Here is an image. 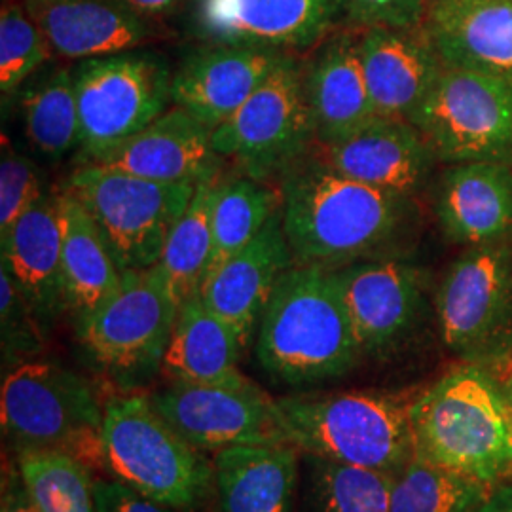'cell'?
I'll return each mask as SVG.
<instances>
[{
    "label": "cell",
    "instance_id": "13",
    "mask_svg": "<svg viewBox=\"0 0 512 512\" xmlns=\"http://www.w3.org/2000/svg\"><path fill=\"white\" fill-rule=\"evenodd\" d=\"M150 401L184 439L202 452L291 444L277 401L251 380L247 384L171 382L150 395Z\"/></svg>",
    "mask_w": 512,
    "mask_h": 512
},
{
    "label": "cell",
    "instance_id": "2",
    "mask_svg": "<svg viewBox=\"0 0 512 512\" xmlns=\"http://www.w3.org/2000/svg\"><path fill=\"white\" fill-rule=\"evenodd\" d=\"M256 359L277 382L310 385L348 374L363 355L334 270L294 264L256 330Z\"/></svg>",
    "mask_w": 512,
    "mask_h": 512
},
{
    "label": "cell",
    "instance_id": "41",
    "mask_svg": "<svg viewBox=\"0 0 512 512\" xmlns=\"http://www.w3.org/2000/svg\"><path fill=\"white\" fill-rule=\"evenodd\" d=\"M133 12H137L141 18H162L165 14H171L181 0H124Z\"/></svg>",
    "mask_w": 512,
    "mask_h": 512
},
{
    "label": "cell",
    "instance_id": "5",
    "mask_svg": "<svg viewBox=\"0 0 512 512\" xmlns=\"http://www.w3.org/2000/svg\"><path fill=\"white\" fill-rule=\"evenodd\" d=\"M103 456L116 480L175 511L196 509L215 484V467L145 395L103 406Z\"/></svg>",
    "mask_w": 512,
    "mask_h": 512
},
{
    "label": "cell",
    "instance_id": "12",
    "mask_svg": "<svg viewBox=\"0 0 512 512\" xmlns=\"http://www.w3.org/2000/svg\"><path fill=\"white\" fill-rule=\"evenodd\" d=\"M444 346L469 361L507 348L512 334V241L467 247L437 293Z\"/></svg>",
    "mask_w": 512,
    "mask_h": 512
},
{
    "label": "cell",
    "instance_id": "32",
    "mask_svg": "<svg viewBox=\"0 0 512 512\" xmlns=\"http://www.w3.org/2000/svg\"><path fill=\"white\" fill-rule=\"evenodd\" d=\"M492 484L414 454L395 475L391 512H478Z\"/></svg>",
    "mask_w": 512,
    "mask_h": 512
},
{
    "label": "cell",
    "instance_id": "38",
    "mask_svg": "<svg viewBox=\"0 0 512 512\" xmlns=\"http://www.w3.org/2000/svg\"><path fill=\"white\" fill-rule=\"evenodd\" d=\"M429 0H346V14L359 27L423 29Z\"/></svg>",
    "mask_w": 512,
    "mask_h": 512
},
{
    "label": "cell",
    "instance_id": "23",
    "mask_svg": "<svg viewBox=\"0 0 512 512\" xmlns=\"http://www.w3.org/2000/svg\"><path fill=\"white\" fill-rule=\"evenodd\" d=\"M25 12L65 59H95L139 48L147 21L124 0H21Z\"/></svg>",
    "mask_w": 512,
    "mask_h": 512
},
{
    "label": "cell",
    "instance_id": "37",
    "mask_svg": "<svg viewBox=\"0 0 512 512\" xmlns=\"http://www.w3.org/2000/svg\"><path fill=\"white\" fill-rule=\"evenodd\" d=\"M44 192L37 165L4 145L0 162V238L12 230L19 217Z\"/></svg>",
    "mask_w": 512,
    "mask_h": 512
},
{
    "label": "cell",
    "instance_id": "10",
    "mask_svg": "<svg viewBox=\"0 0 512 512\" xmlns=\"http://www.w3.org/2000/svg\"><path fill=\"white\" fill-rule=\"evenodd\" d=\"M177 313L156 266L126 272L112 296L76 319V338L93 365L114 380H143L162 370Z\"/></svg>",
    "mask_w": 512,
    "mask_h": 512
},
{
    "label": "cell",
    "instance_id": "9",
    "mask_svg": "<svg viewBox=\"0 0 512 512\" xmlns=\"http://www.w3.org/2000/svg\"><path fill=\"white\" fill-rule=\"evenodd\" d=\"M317 141L304 82V63L287 54L256 92L213 129V148L256 181L279 179Z\"/></svg>",
    "mask_w": 512,
    "mask_h": 512
},
{
    "label": "cell",
    "instance_id": "1",
    "mask_svg": "<svg viewBox=\"0 0 512 512\" xmlns=\"http://www.w3.org/2000/svg\"><path fill=\"white\" fill-rule=\"evenodd\" d=\"M283 226L294 264L340 270L391 256L416 222L414 198L349 179L321 156L281 177Z\"/></svg>",
    "mask_w": 512,
    "mask_h": 512
},
{
    "label": "cell",
    "instance_id": "6",
    "mask_svg": "<svg viewBox=\"0 0 512 512\" xmlns=\"http://www.w3.org/2000/svg\"><path fill=\"white\" fill-rule=\"evenodd\" d=\"M0 423L18 448L63 452L90 469L105 465L103 406L90 382L65 366H14L2 380Z\"/></svg>",
    "mask_w": 512,
    "mask_h": 512
},
{
    "label": "cell",
    "instance_id": "24",
    "mask_svg": "<svg viewBox=\"0 0 512 512\" xmlns=\"http://www.w3.org/2000/svg\"><path fill=\"white\" fill-rule=\"evenodd\" d=\"M435 213L446 238L458 245L512 241V167L452 165L440 179Z\"/></svg>",
    "mask_w": 512,
    "mask_h": 512
},
{
    "label": "cell",
    "instance_id": "43",
    "mask_svg": "<svg viewBox=\"0 0 512 512\" xmlns=\"http://www.w3.org/2000/svg\"><path fill=\"white\" fill-rule=\"evenodd\" d=\"M505 391H507V397H509V403H511L512 408V374L511 378L507 380V384H505Z\"/></svg>",
    "mask_w": 512,
    "mask_h": 512
},
{
    "label": "cell",
    "instance_id": "4",
    "mask_svg": "<svg viewBox=\"0 0 512 512\" xmlns=\"http://www.w3.org/2000/svg\"><path fill=\"white\" fill-rule=\"evenodd\" d=\"M275 401L291 444L311 458L397 473L414 456V399L403 393L351 391Z\"/></svg>",
    "mask_w": 512,
    "mask_h": 512
},
{
    "label": "cell",
    "instance_id": "31",
    "mask_svg": "<svg viewBox=\"0 0 512 512\" xmlns=\"http://www.w3.org/2000/svg\"><path fill=\"white\" fill-rule=\"evenodd\" d=\"M279 207L281 192L268 184L249 175H222L213 205V255L207 275L251 243Z\"/></svg>",
    "mask_w": 512,
    "mask_h": 512
},
{
    "label": "cell",
    "instance_id": "39",
    "mask_svg": "<svg viewBox=\"0 0 512 512\" xmlns=\"http://www.w3.org/2000/svg\"><path fill=\"white\" fill-rule=\"evenodd\" d=\"M95 505L97 512H173L162 503L150 499L147 495L135 492L120 480L95 478Z\"/></svg>",
    "mask_w": 512,
    "mask_h": 512
},
{
    "label": "cell",
    "instance_id": "36",
    "mask_svg": "<svg viewBox=\"0 0 512 512\" xmlns=\"http://www.w3.org/2000/svg\"><path fill=\"white\" fill-rule=\"evenodd\" d=\"M0 325L2 355L12 365L27 363L44 346V325L6 266L0 268Z\"/></svg>",
    "mask_w": 512,
    "mask_h": 512
},
{
    "label": "cell",
    "instance_id": "42",
    "mask_svg": "<svg viewBox=\"0 0 512 512\" xmlns=\"http://www.w3.org/2000/svg\"><path fill=\"white\" fill-rule=\"evenodd\" d=\"M478 512H512V484H497Z\"/></svg>",
    "mask_w": 512,
    "mask_h": 512
},
{
    "label": "cell",
    "instance_id": "3",
    "mask_svg": "<svg viewBox=\"0 0 512 512\" xmlns=\"http://www.w3.org/2000/svg\"><path fill=\"white\" fill-rule=\"evenodd\" d=\"M414 454L494 484L512 476V408L505 391L482 366L444 374L412 403Z\"/></svg>",
    "mask_w": 512,
    "mask_h": 512
},
{
    "label": "cell",
    "instance_id": "28",
    "mask_svg": "<svg viewBox=\"0 0 512 512\" xmlns=\"http://www.w3.org/2000/svg\"><path fill=\"white\" fill-rule=\"evenodd\" d=\"M59 209L63 304L78 319L112 296L126 272L120 268L92 215L63 188L59 190Z\"/></svg>",
    "mask_w": 512,
    "mask_h": 512
},
{
    "label": "cell",
    "instance_id": "17",
    "mask_svg": "<svg viewBox=\"0 0 512 512\" xmlns=\"http://www.w3.org/2000/svg\"><path fill=\"white\" fill-rule=\"evenodd\" d=\"M283 52L213 44L188 55L171 78V103L217 129L285 59Z\"/></svg>",
    "mask_w": 512,
    "mask_h": 512
},
{
    "label": "cell",
    "instance_id": "16",
    "mask_svg": "<svg viewBox=\"0 0 512 512\" xmlns=\"http://www.w3.org/2000/svg\"><path fill=\"white\" fill-rule=\"evenodd\" d=\"M293 266L279 207L251 243L205 277L200 294L236 330L241 346L247 349L279 279Z\"/></svg>",
    "mask_w": 512,
    "mask_h": 512
},
{
    "label": "cell",
    "instance_id": "7",
    "mask_svg": "<svg viewBox=\"0 0 512 512\" xmlns=\"http://www.w3.org/2000/svg\"><path fill=\"white\" fill-rule=\"evenodd\" d=\"M198 183H156L105 165L82 164L63 184L92 215L124 272L154 268Z\"/></svg>",
    "mask_w": 512,
    "mask_h": 512
},
{
    "label": "cell",
    "instance_id": "40",
    "mask_svg": "<svg viewBox=\"0 0 512 512\" xmlns=\"http://www.w3.org/2000/svg\"><path fill=\"white\" fill-rule=\"evenodd\" d=\"M0 512H40L37 505L33 503V499L27 494L16 465L4 469Z\"/></svg>",
    "mask_w": 512,
    "mask_h": 512
},
{
    "label": "cell",
    "instance_id": "8",
    "mask_svg": "<svg viewBox=\"0 0 512 512\" xmlns=\"http://www.w3.org/2000/svg\"><path fill=\"white\" fill-rule=\"evenodd\" d=\"M74 71L78 165L97 164L167 110L171 78L162 57L122 52L82 61Z\"/></svg>",
    "mask_w": 512,
    "mask_h": 512
},
{
    "label": "cell",
    "instance_id": "20",
    "mask_svg": "<svg viewBox=\"0 0 512 512\" xmlns=\"http://www.w3.org/2000/svg\"><path fill=\"white\" fill-rule=\"evenodd\" d=\"M423 31L444 67L512 80V0H433Z\"/></svg>",
    "mask_w": 512,
    "mask_h": 512
},
{
    "label": "cell",
    "instance_id": "33",
    "mask_svg": "<svg viewBox=\"0 0 512 512\" xmlns=\"http://www.w3.org/2000/svg\"><path fill=\"white\" fill-rule=\"evenodd\" d=\"M19 476L40 512H97L90 467L63 452L18 448Z\"/></svg>",
    "mask_w": 512,
    "mask_h": 512
},
{
    "label": "cell",
    "instance_id": "19",
    "mask_svg": "<svg viewBox=\"0 0 512 512\" xmlns=\"http://www.w3.org/2000/svg\"><path fill=\"white\" fill-rule=\"evenodd\" d=\"M361 61L376 114L408 122L444 71L442 59L423 29H365Z\"/></svg>",
    "mask_w": 512,
    "mask_h": 512
},
{
    "label": "cell",
    "instance_id": "25",
    "mask_svg": "<svg viewBox=\"0 0 512 512\" xmlns=\"http://www.w3.org/2000/svg\"><path fill=\"white\" fill-rule=\"evenodd\" d=\"M2 266L8 268L19 291L38 319L50 323L65 310L61 287V209L59 190L44 192L12 230L0 238Z\"/></svg>",
    "mask_w": 512,
    "mask_h": 512
},
{
    "label": "cell",
    "instance_id": "11",
    "mask_svg": "<svg viewBox=\"0 0 512 512\" xmlns=\"http://www.w3.org/2000/svg\"><path fill=\"white\" fill-rule=\"evenodd\" d=\"M410 124L437 160L512 167V80L444 67Z\"/></svg>",
    "mask_w": 512,
    "mask_h": 512
},
{
    "label": "cell",
    "instance_id": "21",
    "mask_svg": "<svg viewBox=\"0 0 512 512\" xmlns=\"http://www.w3.org/2000/svg\"><path fill=\"white\" fill-rule=\"evenodd\" d=\"M304 82L321 147L348 139L378 116L366 88L361 35L344 31L325 38L304 63Z\"/></svg>",
    "mask_w": 512,
    "mask_h": 512
},
{
    "label": "cell",
    "instance_id": "27",
    "mask_svg": "<svg viewBox=\"0 0 512 512\" xmlns=\"http://www.w3.org/2000/svg\"><path fill=\"white\" fill-rule=\"evenodd\" d=\"M213 467L219 512H293L294 444L226 448L215 454Z\"/></svg>",
    "mask_w": 512,
    "mask_h": 512
},
{
    "label": "cell",
    "instance_id": "29",
    "mask_svg": "<svg viewBox=\"0 0 512 512\" xmlns=\"http://www.w3.org/2000/svg\"><path fill=\"white\" fill-rule=\"evenodd\" d=\"M222 171H213L196 186L194 198L165 241L156 270L181 308L184 300L202 291L213 255V205Z\"/></svg>",
    "mask_w": 512,
    "mask_h": 512
},
{
    "label": "cell",
    "instance_id": "26",
    "mask_svg": "<svg viewBox=\"0 0 512 512\" xmlns=\"http://www.w3.org/2000/svg\"><path fill=\"white\" fill-rule=\"evenodd\" d=\"M243 351L236 330L194 294L179 308L162 372L183 384H247L238 368Z\"/></svg>",
    "mask_w": 512,
    "mask_h": 512
},
{
    "label": "cell",
    "instance_id": "35",
    "mask_svg": "<svg viewBox=\"0 0 512 512\" xmlns=\"http://www.w3.org/2000/svg\"><path fill=\"white\" fill-rule=\"evenodd\" d=\"M54 54L48 38L23 6H4L0 14V90L23 88Z\"/></svg>",
    "mask_w": 512,
    "mask_h": 512
},
{
    "label": "cell",
    "instance_id": "30",
    "mask_svg": "<svg viewBox=\"0 0 512 512\" xmlns=\"http://www.w3.org/2000/svg\"><path fill=\"white\" fill-rule=\"evenodd\" d=\"M29 143L46 158H63L80 145V116L74 71L55 69L31 78L21 92Z\"/></svg>",
    "mask_w": 512,
    "mask_h": 512
},
{
    "label": "cell",
    "instance_id": "34",
    "mask_svg": "<svg viewBox=\"0 0 512 512\" xmlns=\"http://www.w3.org/2000/svg\"><path fill=\"white\" fill-rule=\"evenodd\" d=\"M391 471L313 458V503L317 512H391Z\"/></svg>",
    "mask_w": 512,
    "mask_h": 512
},
{
    "label": "cell",
    "instance_id": "15",
    "mask_svg": "<svg viewBox=\"0 0 512 512\" xmlns=\"http://www.w3.org/2000/svg\"><path fill=\"white\" fill-rule=\"evenodd\" d=\"M334 272L363 355H387L420 327L425 279L414 264L382 256Z\"/></svg>",
    "mask_w": 512,
    "mask_h": 512
},
{
    "label": "cell",
    "instance_id": "18",
    "mask_svg": "<svg viewBox=\"0 0 512 512\" xmlns=\"http://www.w3.org/2000/svg\"><path fill=\"white\" fill-rule=\"evenodd\" d=\"M321 158L359 183L414 198L437 160L420 129L408 120L376 116L348 139L323 147Z\"/></svg>",
    "mask_w": 512,
    "mask_h": 512
},
{
    "label": "cell",
    "instance_id": "14",
    "mask_svg": "<svg viewBox=\"0 0 512 512\" xmlns=\"http://www.w3.org/2000/svg\"><path fill=\"white\" fill-rule=\"evenodd\" d=\"M346 0H194V25L211 44L300 52L319 46Z\"/></svg>",
    "mask_w": 512,
    "mask_h": 512
},
{
    "label": "cell",
    "instance_id": "22",
    "mask_svg": "<svg viewBox=\"0 0 512 512\" xmlns=\"http://www.w3.org/2000/svg\"><path fill=\"white\" fill-rule=\"evenodd\" d=\"M97 164L156 183H200L219 171L220 156L213 148V129L173 107Z\"/></svg>",
    "mask_w": 512,
    "mask_h": 512
},
{
    "label": "cell",
    "instance_id": "44",
    "mask_svg": "<svg viewBox=\"0 0 512 512\" xmlns=\"http://www.w3.org/2000/svg\"><path fill=\"white\" fill-rule=\"evenodd\" d=\"M429 2H433V0H429Z\"/></svg>",
    "mask_w": 512,
    "mask_h": 512
}]
</instances>
